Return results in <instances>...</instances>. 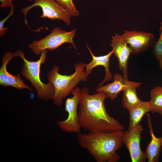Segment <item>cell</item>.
Here are the masks:
<instances>
[{"instance_id":"1","label":"cell","mask_w":162,"mask_h":162,"mask_svg":"<svg viewBox=\"0 0 162 162\" xmlns=\"http://www.w3.org/2000/svg\"><path fill=\"white\" fill-rule=\"evenodd\" d=\"M78 108V121L81 129L91 132H106L123 130L124 125L107 111L104 101L108 98L103 92L89 93V88L81 89Z\"/></svg>"},{"instance_id":"2","label":"cell","mask_w":162,"mask_h":162,"mask_svg":"<svg viewBox=\"0 0 162 162\" xmlns=\"http://www.w3.org/2000/svg\"><path fill=\"white\" fill-rule=\"evenodd\" d=\"M123 130L91 132L77 134L80 146L86 149L97 162H118L120 158L116 152L123 146Z\"/></svg>"},{"instance_id":"3","label":"cell","mask_w":162,"mask_h":162,"mask_svg":"<svg viewBox=\"0 0 162 162\" xmlns=\"http://www.w3.org/2000/svg\"><path fill=\"white\" fill-rule=\"evenodd\" d=\"M86 64L81 62L75 64L74 73L69 75L59 74V68L57 65L53 67L49 72L48 80L53 84L55 88L52 99L55 105H62L63 99L70 93L76 85L81 82L86 81L88 77L85 70Z\"/></svg>"},{"instance_id":"4","label":"cell","mask_w":162,"mask_h":162,"mask_svg":"<svg viewBox=\"0 0 162 162\" xmlns=\"http://www.w3.org/2000/svg\"><path fill=\"white\" fill-rule=\"evenodd\" d=\"M48 51H43L39 59L36 61L26 59L24 53L21 50H17L14 53L15 57H19L24 62L21 74L26 80L29 81L36 91L38 98L43 100L52 99L55 92L54 86L51 83L44 84L40 78V66L46 61Z\"/></svg>"},{"instance_id":"5","label":"cell","mask_w":162,"mask_h":162,"mask_svg":"<svg viewBox=\"0 0 162 162\" xmlns=\"http://www.w3.org/2000/svg\"><path fill=\"white\" fill-rule=\"evenodd\" d=\"M76 32L75 29L68 32L56 27L45 37L39 40L33 41L28 47L35 55L38 56L40 55L45 50H54L67 43L71 44L76 50L73 40Z\"/></svg>"},{"instance_id":"6","label":"cell","mask_w":162,"mask_h":162,"mask_svg":"<svg viewBox=\"0 0 162 162\" xmlns=\"http://www.w3.org/2000/svg\"><path fill=\"white\" fill-rule=\"evenodd\" d=\"M72 96L67 99L65 101V110L68 114V117L65 120L57 122L60 129L68 133H81V128L78 121L77 108L81 97V89L76 87L71 91Z\"/></svg>"},{"instance_id":"7","label":"cell","mask_w":162,"mask_h":162,"mask_svg":"<svg viewBox=\"0 0 162 162\" xmlns=\"http://www.w3.org/2000/svg\"><path fill=\"white\" fill-rule=\"evenodd\" d=\"M33 3L30 6L23 8L22 14L25 16V23L27 24L26 16L28 12L32 8L36 6L40 7L42 14L40 17L47 18L52 20H59L64 22L67 26L70 23L71 15L55 0H34Z\"/></svg>"},{"instance_id":"8","label":"cell","mask_w":162,"mask_h":162,"mask_svg":"<svg viewBox=\"0 0 162 162\" xmlns=\"http://www.w3.org/2000/svg\"><path fill=\"white\" fill-rule=\"evenodd\" d=\"M143 130L142 126L139 124L123 132L122 142L128 151L132 162H144L147 159L145 152L142 150L140 146Z\"/></svg>"},{"instance_id":"9","label":"cell","mask_w":162,"mask_h":162,"mask_svg":"<svg viewBox=\"0 0 162 162\" xmlns=\"http://www.w3.org/2000/svg\"><path fill=\"white\" fill-rule=\"evenodd\" d=\"M132 54L139 53L148 49L153 44L156 39L151 33L135 31L125 30L122 34Z\"/></svg>"},{"instance_id":"10","label":"cell","mask_w":162,"mask_h":162,"mask_svg":"<svg viewBox=\"0 0 162 162\" xmlns=\"http://www.w3.org/2000/svg\"><path fill=\"white\" fill-rule=\"evenodd\" d=\"M112 36V39L110 45L113 53L118 58L119 69L122 72L123 77L128 80V62L132 51L122 35L116 33L114 36Z\"/></svg>"},{"instance_id":"11","label":"cell","mask_w":162,"mask_h":162,"mask_svg":"<svg viewBox=\"0 0 162 162\" xmlns=\"http://www.w3.org/2000/svg\"><path fill=\"white\" fill-rule=\"evenodd\" d=\"M14 57V53L9 51H7L3 55L2 59V65L0 68V85L3 86H12L20 90L26 89L32 91L33 89L24 83V81L19 74L14 75L7 71L6 69L7 64Z\"/></svg>"},{"instance_id":"12","label":"cell","mask_w":162,"mask_h":162,"mask_svg":"<svg viewBox=\"0 0 162 162\" xmlns=\"http://www.w3.org/2000/svg\"><path fill=\"white\" fill-rule=\"evenodd\" d=\"M113 81L104 86H99L96 90L97 92H103L107 96L108 98L113 100L117 97L118 94L130 87H140V82L129 81L125 79L123 75L117 73L113 77Z\"/></svg>"},{"instance_id":"13","label":"cell","mask_w":162,"mask_h":162,"mask_svg":"<svg viewBox=\"0 0 162 162\" xmlns=\"http://www.w3.org/2000/svg\"><path fill=\"white\" fill-rule=\"evenodd\" d=\"M92 57L91 61L88 64H86L85 70L87 76L91 73L93 69L99 66H102L105 68V76L103 81L99 84V86L103 85L106 82L110 80L112 77V75L109 69L110 60L112 55L113 53L112 50L107 54L101 56H94L90 49L87 46Z\"/></svg>"},{"instance_id":"14","label":"cell","mask_w":162,"mask_h":162,"mask_svg":"<svg viewBox=\"0 0 162 162\" xmlns=\"http://www.w3.org/2000/svg\"><path fill=\"white\" fill-rule=\"evenodd\" d=\"M148 124L151 139L145 149L148 161L158 162L159 161L162 146V137H157L153 132L151 117L147 114Z\"/></svg>"},{"instance_id":"15","label":"cell","mask_w":162,"mask_h":162,"mask_svg":"<svg viewBox=\"0 0 162 162\" xmlns=\"http://www.w3.org/2000/svg\"><path fill=\"white\" fill-rule=\"evenodd\" d=\"M129 123L128 130L131 129L139 124L143 116L151 111L149 101H142L139 104L129 110Z\"/></svg>"},{"instance_id":"16","label":"cell","mask_w":162,"mask_h":162,"mask_svg":"<svg viewBox=\"0 0 162 162\" xmlns=\"http://www.w3.org/2000/svg\"><path fill=\"white\" fill-rule=\"evenodd\" d=\"M135 87L128 88L123 92L122 102L123 107L129 110L142 101L137 96Z\"/></svg>"},{"instance_id":"17","label":"cell","mask_w":162,"mask_h":162,"mask_svg":"<svg viewBox=\"0 0 162 162\" xmlns=\"http://www.w3.org/2000/svg\"><path fill=\"white\" fill-rule=\"evenodd\" d=\"M150 94L151 112L162 115V86L155 87L151 90Z\"/></svg>"},{"instance_id":"18","label":"cell","mask_w":162,"mask_h":162,"mask_svg":"<svg viewBox=\"0 0 162 162\" xmlns=\"http://www.w3.org/2000/svg\"><path fill=\"white\" fill-rule=\"evenodd\" d=\"M71 16H79V12L76 9L72 0H55Z\"/></svg>"},{"instance_id":"19","label":"cell","mask_w":162,"mask_h":162,"mask_svg":"<svg viewBox=\"0 0 162 162\" xmlns=\"http://www.w3.org/2000/svg\"><path fill=\"white\" fill-rule=\"evenodd\" d=\"M159 29L160 36L158 40L153 45V53L158 61L162 58V22Z\"/></svg>"},{"instance_id":"20","label":"cell","mask_w":162,"mask_h":162,"mask_svg":"<svg viewBox=\"0 0 162 162\" xmlns=\"http://www.w3.org/2000/svg\"><path fill=\"white\" fill-rule=\"evenodd\" d=\"M10 11L8 15L5 18L0 21V37L6 34L8 28L4 27V24L8 19L14 14V8L13 5L10 7Z\"/></svg>"},{"instance_id":"21","label":"cell","mask_w":162,"mask_h":162,"mask_svg":"<svg viewBox=\"0 0 162 162\" xmlns=\"http://www.w3.org/2000/svg\"><path fill=\"white\" fill-rule=\"evenodd\" d=\"M0 7L2 8L10 7L13 5V0H0Z\"/></svg>"},{"instance_id":"22","label":"cell","mask_w":162,"mask_h":162,"mask_svg":"<svg viewBox=\"0 0 162 162\" xmlns=\"http://www.w3.org/2000/svg\"><path fill=\"white\" fill-rule=\"evenodd\" d=\"M159 66L160 69L162 70V58L158 61Z\"/></svg>"},{"instance_id":"23","label":"cell","mask_w":162,"mask_h":162,"mask_svg":"<svg viewBox=\"0 0 162 162\" xmlns=\"http://www.w3.org/2000/svg\"><path fill=\"white\" fill-rule=\"evenodd\" d=\"M27 0L29 2H31L33 0Z\"/></svg>"}]
</instances>
